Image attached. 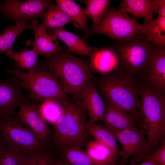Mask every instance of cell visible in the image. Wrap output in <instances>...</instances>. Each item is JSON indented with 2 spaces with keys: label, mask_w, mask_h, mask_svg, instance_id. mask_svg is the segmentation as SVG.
<instances>
[{
  "label": "cell",
  "mask_w": 165,
  "mask_h": 165,
  "mask_svg": "<svg viewBox=\"0 0 165 165\" xmlns=\"http://www.w3.org/2000/svg\"><path fill=\"white\" fill-rule=\"evenodd\" d=\"M92 79L105 102L125 111L141 125V79L129 75L121 69L108 75L94 77Z\"/></svg>",
  "instance_id": "6da1fadb"
},
{
  "label": "cell",
  "mask_w": 165,
  "mask_h": 165,
  "mask_svg": "<svg viewBox=\"0 0 165 165\" xmlns=\"http://www.w3.org/2000/svg\"><path fill=\"white\" fill-rule=\"evenodd\" d=\"M42 62L58 80L66 94L72 96L74 100H80L82 91L94 77L87 60L72 55L66 49Z\"/></svg>",
  "instance_id": "7a4b0ae2"
},
{
  "label": "cell",
  "mask_w": 165,
  "mask_h": 165,
  "mask_svg": "<svg viewBox=\"0 0 165 165\" xmlns=\"http://www.w3.org/2000/svg\"><path fill=\"white\" fill-rule=\"evenodd\" d=\"M62 105V113L53 125L52 138L55 146L59 150L69 146H86L90 141L86 111L80 101L70 99Z\"/></svg>",
  "instance_id": "3957f363"
},
{
  "label": "cell",
  "mask_w": 165,
  "mask_h": 165,
  "mask_svg": "<svg viewBox=\"0 0 165 165\" xmlns=\"http://www.w3.org/2000/svg\"><path fill=\"white\" fill-rule=\"evenodd\" d=\"M7 72L20 80L23 89L29 90L28 96L32 101L42 103L50 101L62 104L70 99L58 80L45 68L42 61H38L35 68L29 72L14 64Z\"/></svg>",
  "instance_id": "277c9868"
},
{
  "label": "cell",
  "mask_w": 165,
  "mask_h": 165,
  "mask_svg": "<svg viewBox=\"0 0 165 165\" xmlns=\"http://www.w3.org/2000/svg\"><path fill=\"white\" fill-rule=\"evenodd\" d=\"M140 102V126L152 149L164 140L165 94L157 92L143 83Z\"/></svg>",
  "instance_id": "5b68a950"
},
{
  "label": "cell",
  "mask_w": 165,
  "mask_h": 165,
  "mask_svg": "<svg viewBox=\"0 0 165 165\" xmlns=\"http://www.w3.org/2000/svg\"><path fill=\"white\" fill-rule=\"evenodd\" d=\"M114 47L123 72L142 80L148 67L154 45L141 35L118 42Z\"/></svg>",
  "instance_id": "8992f818"
},
{
  "label": "cell",
  "mask_w": 165,
  "mask_h": 165,
  "mask_svg": "<svg viewBox=\"0 0 165 165\" xmlns=\"http://www.w3.org/2000/svg\"><path fill=\"white\" fill-rule=\"evenodd\" d=\"M139 24L136 19L130 17L123 11L114 8H108L99 24L91 26L83 35L84 41L90 36L101 34L120 42L141 34Z\"/></svg>",
  "instance_id": "52a82bcc"
},
{
  "label": "cell",
  "mask_w": 165,
  "mask_h": 165,
  "mask_svg": "<svg viewBox=\"0 0 165 165\" xmlns=\"http://www.w3.org/2000/svg\"><path fill=\"white\" fill-rule=\"evenodd\" d=\"M0 144L14 146L25 154L46 150V144L19 119L16 113L0 119Z\"/></svg>",
  "instance_id": "ba28073f"
},
{
  "label": "cell",
  "mask_w": 165,
  "mask_h": 165,
  "mask_svg": "<svg viewBox=\"0 0 165 165\" xmlns=\"http://www.w3.org/2000/svg\"><path fill=\"white\" fill-rule=\"evenodd\" d=\"M54 4L51 0H3L0 2V13L16 24L32 22L38 18L43 17L46 9Z\"/></svg>",
  "instance_id": "9c48e42d"
},
{
  "label": "cell",
  "mask_w": 165,
  "mask_h": 165,
  "mask_svg": "<svg viewBox=\"0 0 165 165\" xmlns=\"http://www.w3.org/2000/svg\"><path fill=\"white\" fill-rule=\"evenodd\" d=\"M10 75L7 79L0 80V119L14 115L16 108L30 99L23 94L20 80L13 75Z\"/></svg>",
  "instance_id": "30bf717a"
},
{
  "label": "cell",
  "mask_w": 165,
  "mask_h": 165,
  "mask_svg": "<svg viewBox=\"0 0 165 165\" xmlns=\"http://www.w3.org/2000/svg\"><path fill=\"white\" fill-rule=\"evenodd\" d=\"M113 135L122 147L123 156L119 165H124L127 159L132 156L148 153L152 149L145 132L142 128H129Z\"/></svg>",
  "instance_id": "8fae6325"
},
{
  "label": "cell",
  "mask_w": 165,
  "mask_h": 165,
  "mask_svg": "<svg viewBox=\"0 0 165 165\" xmlns=\"http://www.w3.org/2000/svg\"><path fill=\"white\" fill-rule=\"evenodd\" d=\"M17 114L19 119L28 126L44 143L51 139V132L47 122L40 112V105L30 99L22 102Z\"/></svg>",
  "instance_id": "7c38bea8"
},
{
  "label": "cell",
  "mask_w": 165,
  "mask_h": 165,
  "mask_svg": "<svg viewBox=\"0 0 165 165\" xmlns=\"http://www.w3.org/2000/svg\"><path fill=\"white\" fill-rule=\"evenodd\" d=\"M143 84L156 92L165 94V47H154Z\"/></svg>",
  "instance_id": "4fadbf2b"
},
{
  "label": "cell",
  "mask_w": 165,
  "mask_h": 165,
  "mask_svg": "<svg viewBox=\"0 0 165 165\" xmlns=\"http://www.w3.org/2000/svg\"><path fill=\"white\" fill-rule=\"evenodd\" d=\"M87 60L93 72L100 76L108 75L122 69L118 55L114 47H95Z\"/></svg>",
  "instance_id": "5bb4252c"
},
{
  "label": "cell",
  "mask_w": 165,
  "mask_h": 165,
  "mask_svg": "<svg viewBox=\"0 0 165 165\" xmlns=\"http://www.w3.org/2000/svg\"><path fill=\"white\" fill-rule=\"evenodd\" d=\"M31 29L34 32L35 37L32 40H28L26 44L28 46H33L39 55L49 59L63 51L54 35L47 33L38 23L37 19L31 23Z\"/></svg>",
  "instance_id": "9a60e30c"
},
{
  "label": "cell",
  "mask_w": 165,
  "mask_h": 165,
  "mask_svg": "<svg viewBox=\"0 0 165 165\" xmlns=\"http://www.w3.org/2000/svg\"><path fill=\"white\" fill-rule=\"evenodd\" d=\"M80 100L87 112L90 121L95 123L102 121L105 112V104L92 80L82 89L80 94Z\"/></svg>",
  "instance_id": "2e32d148"
},
{
  "label": "cell",
  "mask_w": 165,
  "mask_h": 165,
  "mask_svg": "<svg viewBox=\"0 0 165 165\" xmlns=\"http://www.w3.org/2000/svg\"><path fill=\"white\" fill-rule=\"evenodd\" d=\"M105 103V110L102 120L104 126L113 134L127 129L137 127L138 123L129 114L117 107Z\"/></svg>",
  "instance_id": "e0dca14e"
},
{
  "label": "cell",
  "mask_w": 165,
  "mask_h": 165,
  "mask_svg": "<svg viewBox=\"0 0 165 165\" xmlns=\"http://www.w3.org/2000/svg\"><path fill=\"white\" fill-rule=\"evenodd\" d=\"M159 8L158 0H123L118 7V9L132 14L135 18H143L144 23L154 19L153 14Z\"/></svg>",
  "instance_id": "ac0fdd59"
},
{
  "label": "cell",
  "mask_w": 165,
  "mask_h": 165,
  "mask_svg": "<svg viewBox=\"0 0 165 165\" xmlns=\"http://www.w3.org/2000/svg\"><path fill=\"white\" fill-rule=\"evenodd\" d=\"M48 34L55 35L68 47V51L81 56L89 57L95 47L87 45L85 41L76 35L63 29L62 28L48 30Z\"/></svg>",
  "instance_id": "d6986e66"
},
{
  "label": "cell",
  "mask_w": 165,
  "mask_h": 165,
  "mask_svg": "<svg viewBox=\"0 0 165 165\" xmlns=\"http://www.w3.org/2000/svg\"><path fill=\"white\" fill-rule=\"evenodd\" d=\"M85 150L95 165H118L120 155L107 146L97 141H90Z\"/></svg>",
  "instance_id": "ffe728a7"
},
{
  "label": "cell",
  "mask_w": 165,
  "mask_h": 165,
  "mask_svg": "<svg viewBox=\"0 0 165 165\" xmlns=\"http://www.w3.org/2000/svg\"><path fill=\"white\" fill-rule=\"evenodd\" d=\"M139 28L148 42L158 47H165V16H158L156 18L140 24Z\"/></svg>",
  "instance_id": "44dd1931"
},
{
  "label": "cell",
  "mask_w": 165,
  "mask_h": 165,
  "mask_svg": "<svg viewBox=\"0 0 165 165\" xmlns=\"http://www.w3.org/2000/svg\"><path fill=\"white\" fill-rule=\"evenodd\" d=\"M86 128L87 133L94 140L109 147L118 153L121 157L122 152L117 143V141L114 135L104 126L87 121Z\"/></svg>",
  "instance_id": "7402d4cb"
},
{
  "label": "cell",
  "mask_w": 165,
  "mask_h": 165,
  "mask_svg": "<svg viewBox=\"0 0 165 165\" xmlns=\"http://www.w3.org/2000/svg\"><path fill=\"white\" fill-rule=\"evenodd\" d=\"M57 5L73 21L75 25L87 32L89 28L86 24L88 16L86 9L79 6L72 0H56Z\"/></svg>",
  "instance_id": "603a6c76"
},
{
  "label": "cell",
  "mask_w": 165,
  "mask_h": 165,
  "mask_svg": "<svg viewBox=\"0 0 165 165\" xmlns=\"http://www.w3.org/2000/svg\"><path fill=\"white\" fill-rule=\"evenodd\" d=\"M43 18V22L40 24L46 30L62 28L65 25L73 22L68 16L54 4L48 7Z\"/></svg>",
  "instance_id": "cb8c5ba5"
},
{
  "label": "cell",
  "mask_w": 165,
  "mask_h": 165,
  "mask_svg": "<svg viewBox=\"0 0 165 165\" xmlns=\"http://www.w3.org/2000/svg\"><path fill=\"white\" fill-rule=\"evenodd\" d=\"M82 148L76 146L64 147L61 150V160L68 165H95Z\"/></svg>",
  "instance_id": "d4e9b609"
},
{
  "label": "cell",
  "mask_w": 165,
  "mask_h": 165,
  "mask_svg": "<svg viewBox=\"0 0 165 165\" xmlns=\"http://www.w3.org/2000/svg\"><path fill=\"white\" fill-rule=\"evenodd\" d=\"M31 24L17 23L9 24L0 34V54L4 51H12L14 43L19 35L24 30L31 29Z\"/></svg>",
  "instance_id": "484cf974"
},
{
  "label": "cell",
  "mask_w": 165,
  "mask_h": 165,
  "mask_svg": "<svg viewBox=\"0 0 165 165\" xmlns=\"http://www.w3.org/2000/svg\"><path fill=\"white\" fill-rule=\"evenodd\" d=\"M6 55L13 60L14 64L21 69L29 72L35 67L39 55L37 51L32 48L28 50L25 48L21 51L14 52L12 50L6 52Z\"/></svg>",
  "instance_id": "4316f807"
},
{
  "label": "cell",
  "mask_w": 165,
  "mask_h": 165,
  "mask_svg": "<svg viewBox=\"0 0 165 165\" xmlns=\"http://www.w3.org/2000/svg\"><path fill=\"white\" fill-rule=\"evenodd\" d=\"M81 2L86 5L85 8L87 16L92 20L91 25H98L108 9L109 0H82Z\"/></svg>",
  "instance_id": "83f0119b"
},
{
  "label": "cell",
  "mask_w": 165,
  "mask_h": 165,
  "mask_svg": "<svg viewBox=\"0 0 165 165\" xmlns=\"http://www.w3.org/2000/svg\"><path fill=\"white\" fill-rule=\"evenodd\" d=\"M25 155L16 147L0 144V165H22Z\"/></svg>",
  "instance_id": "f1b7e54d"
},
{
  "label": "cell",
  "mask_w": 165,
  "mask_h": 165,
  "mask_svg": "<svg viewBox=\"0 0 165 165\" xmlns=\"http://www.w3.org/2000/svg\"><path fill=\"white\" fill-rule=\"evenodd\" d=\"M40 105V112L44 119L54 125L61 116L62 104L53 101H47Z\"/></svg>",
  "instance_id": "f546056e"
},
{
  "label": "cell",
  "mask_w": 165,
  "mask_h": 165,
  "mask_svg": "<svg viewBox=\"0 0 165 165\" xmlns=\"http://www.w3.org/2000/svg\"><path fill=\"white\" fill-rule=\"evenodd\" d=\"M53 158L46 150L37 151L26 154L22 165H49Z\"/></svg>",
  "instance_id": "4dcf8cb0"
},
{
  "label": "cell",
  "mask_w": 165,
  "mask_h": 165,
  "mask_svg": "<svg viewBox=\"0 0 165 165\" xmlns=\"http://www.w3.org/2000/svg\"><path fill=\"white\" fill-rule=\"evenodd\" d=\"M162 141V145L153 152L136 156V161L149 162L159 165H165V140Z\"/></svg>",
  "instance_id": "1f68e13d"
},
{
  "label": "cell",
  "mask_w": 165,
  "mask_h": 165,
  "mask_svg": "<svg viewBox=\"0 0 165 165\" xmlns=\"http://www.w3.org/2000/svg\"><path fill=\"white\" fill-rule=\"evenodd\" d=\"M49 165H68L61 159H54L52 160Z\"/></svg>",
  "instance_id": "d6a6232c"
},
{
  "label": "cell",
  "mask_w": 165,
  "mask_h": 165,
  "mask_svg": "<svg viewBox=\"0 0 165 165\" xmlns=\"http://www.w3.org/2000/svg\"><path fill=\"white\" fill-rule=\"evenodd\" d=\"M130 165H159L156 163L147 161L139 163H132Z\"/></svg>",
  "instance_id": "836d02e7"
},
{
  "label": "cell",
  "mask_w": 165,
  "mask_h": 165,
  "mask_svg": "<svg viewBox=\"0 0 165 165\" xmlns=\"http://www.w3.org/2000/svg\"></svg>",
  "instance_id": "e575fe53"
}]
</instances>
